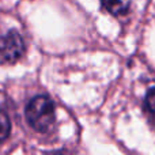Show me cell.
Returning <instances> with one entry per match:
<instances>
[{
  "label": "cell",
  "instance_id": "6da1fadb",
  "mask_svg": "<svg viewBox=\"0 0 155 155\" xmlns=\"http://www.w3.org/2000/svg\"><path fill=\"white\" fill-rule=\"evenodd\" d=\"M25 114L33 129L46 132L54 123V104L48 95H37L27 104Z\"/></svg>",
  "mask_w": 155,
  "mask_h": 155
},
{
  "label": "cell",
  "instance_id": "7a4b0ae2",
  "mask_svg": "<svg viewBox=\"0 0 155 155\" xmlns=\"http://www.w3.org/2000/svg\"><path fill=\"white\" fill-rule=\"evenodd\" d=\"M25 52V42L21 34L15 30L0 35V59L4 63H14L22 57Z\"/></svg>",
  "mask_w": 155,
  "mask_h": 155
},
{
  "label": "cell",
  "instance_id": "3957f363",
  "mask_svg": "<svg viewBox=\"0 0 155 155\" xmlns=\"http://www.w3.org/2000/svg\"><path fill=\"white\" fill-rule=\"evenodd\" d=\"M101 3L105 10L113 15H123L131 5V0H101Z\"/></svg>",
  "mask_w": 155,
  "mask_h": 155
},
{
  "label": "cell",
  "instance_id": "277c9868",
  "mask_svg": "<svg viewBox=\"0 0 155 155\" xmlns=\"http://www.w3.org/2000/svg\"><path fill=\"white\" fill-rule=\"evenodd\" d=\"M11 131V123L4 109L0 107V143H3L8 137Z\"/></svg>",
  "mask_w": 155,
  "mask_h": 155
},
{
  "label": "cell",
  "instance_id": "5b68a950",
  "mask_svg": "<svg viewBox=\"0 0 155 155\" xmlns=\"http://www.w3.org/2000/svg\"><path fill=\"white\" fill-rule=\"evenodd\" d=\"M144 107H146V112H147L148 114H150V117L155 121V87L151 88L147 93V95H146Z\"/></svg>",
  "mask_w": 155,
  "mask_h": 155
}]
</instances>
